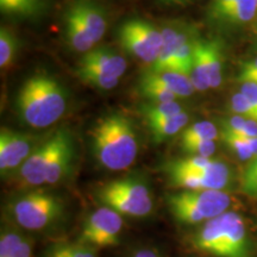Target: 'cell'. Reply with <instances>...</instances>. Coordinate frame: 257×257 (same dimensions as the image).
Instances as JSON below:
<instances>
[{
  "instance_id": "obj_1",
  "label": "cell",
  "mask_w": 257,
  "mask_h": 257,
  "mask_svg": "<svg viewBox=\"0 0 257 257\" xmlns=\"http://www.w3.org/2000/svg\"><path fill=\"white\" fill-rule=\"evenodd\" d=\"M92 150L104 168L118 172L130 167L138 154L133 121L123 114H108L92 128Z\"/></svg>"
},
{
  "instance_id": "obj_2",
  "label": "cell",
  "mask_w": 257,
  "mask_h": 257,
  "mask_svg": "<svg viewBox=\"0 0 257 257\" xmlns=\"http://www.w3.org/2000/svg\"><path fill=\"white\" fill-rule=\"evenodd\" d=\"M21 119L31 127L43 128L55 124L67 108V94L53 76L37 74L23 83L17 95Z\"/></svg>"
},
{
  "instance_id": "obj_3",
  "label": "cell",
  "mask_w": 257,
  "mask_h": 257,
  "mask_svg": "<svg viewBox=\"0 0 257 257\" xmlns=\"http://www.w3.org/2000/svg\"><path fill=\"white\" fill-rule=\"evenodd\" d=\"M231 197L224 191H182L167 197L173 217L182 224L195 225L221 216L231 206Z\"/></svg>"
},
{
  "instance_id": "obj_4",
  "label": "cell",
  "mask_w": 257,
  "mask_h": 257,
  "mask_svg": "<svg viewBox=\"0 0 257 257\" xmlns=\"http://www.w3.org/2000/svg\"><path fill=\"white\" fill-rule=\"evenodd\" d=\"M96 199L121 216L142 218L153 211V198L146 184L137 179H120L102 185Z\"/></svg>"
},
{
  "instance_id": "obj_5",
  "label": "cell",
  "mask_w": 257,
  "mask_h": 257,
  "mask_svg": "<svg viewBox=\"0 0 257 257\" xmlns=\"http://www.w3.org/2000/svg\"><path fill=\"white\" fill-rule=\"evenodd\" d=\"M10 210L19 226L25 230L41 231L62 217L63 204L51 193L32 191L15 200Z\"/></svg>"
},
{
  "instance_id": "obj_6",
  "label": "cell",
  "mask_w": 257,
  "mask_h": 257,
  "mask_svg": "<svg viewBox=\"0 0 257 257\" xmlns=\"http://www.w3.org/2000/svg\"><path fill=\"white\" fill-rule=\"evenodd\" d=\"M121 47L144 63L154 64L162 47V30L140 18L125 21L118 30Z\"/></svg>"
},
{
  "instance_id": "obj_7",
  "label": "cell",
  "mask_w": 257,
  "mask_h": 257,
  "mask_svg": "<svg viewBox=\"0 0 257 257\" xmlns=\"http://www.w3.org/2000/svg\"><path fill=\"white\" fill-rule=\"evenodd\" d=\"M123 226L121 214L110 207L102 206L85 220L79 243L98 248H113L120 242Z\"/></svg>"
},
{
  "instance_id": "obj_8",
  "label": "cell",
  "mask_w": 257,
  "mask_h": 257,
  "mask_svg": "<svg viewBox=\"0 0 257 257\" xmlns=\"http://www.w3.org/2000/svg\"><path fill=\"white\" fill-rule=\"evenodd\" d=\"M221 218V238L216 257H253V244L245 220L236 212L227 211Z\"/></svg>"
},
{
  "instance_id": "obj_9",
  "label": "cell",
  "mask_w": 257,
  "mask_h": 257,
  "mask_svg": "<svg viewBox=\"0 0 257 257\" xmlns=\"http://www.w3.org/2000/svg\"><path fill=\"white\" fill-rule=\"evenodd\" d=\"M32 138L10 128L2 127L0 131V170L2 175H8L22 165L34 152Z\"/></svg>"
},
{
  "instance_id": "obj_10",
  "label": "cell",
  "mask_w": 257,
  "mask_h": 257,
  "mask_svg": "<svg viewBox=\"0 0 257 257\" xmlns=\"http://www.w3.org/2000/svg\"><path fill=\"white\" fill-rule=\"evenodd\" d=\"M54 148L47 167L46 184L55 185L68 174L73 161V141L69 134L59 130L53 134Z\"/></svg>"
},
{
  "instance_id": "obj_11",
  "label": "cell",
  "mask_w": 257,
  "mask_h": 257,
  "mask_svg": "<svg viewBox=\"0 0 257 257\" xmlns=\"http://www.w3.org/2000/svg\"><path fill=\"white\" fill-rule=\"evenodd\" d=\"M54 148L53 135L34 149L27 161L19 168V181L24 186L46 184L47 167Z\"/></svg>"
},
{
  "instance_id": "obj_12",
  "label": "cell",
  "mask_w": 257,
  "mask_h": 257,
  "mask_svg": "<svg viewBox=\"0 0 257 257\" xmlns=\"http://www.w3.org/2000/svg\"><path fill=\"white\" fill-rule=\"evenodd\" d=\"M78 67L93 69L105 75L120 79V76H123L126 70V61L112 49L96 48L83 54Z\"/></svg>"
},
{
  "instance_id": "obj_13",
  "label": "cell",
  "mask_w": 257,
  "mask_h": 257,
  "mask_svg": "<svg viewBox=\"0 0 257 257\" xmlns=\"http://www.w3.org/2000/svg\"><path fill=\"white\" fill-rule=\"evenodd\" d=\"M68 10L81 22L94 43L102 40L107 22L105 10L100 4L94 0H75L68 6Z\"/></svg>"
},
{
  "instance_id": "obj_14",
  "label": "cell",
  "mask_w": 257,
  "mask_h": 257,
  "mask_svg": "<svg viewBox=\"0 0 257 257\" xmlns=\"http://www.w3.org/2000/svg\"><path fill=\"white\" fill-rule=\"evenodd\" d=\"M143 76L169 89L170 92L174 93L176 98H187V96L192 95L193 92L195 91L191 78L186 75V74L175 72V70L152 72V70L148 69L143 74Z\"/></svg>"
},
{
  "instance_id": "obj_15",
  "label": "cell",
  "mask_w": 257,
  "mask_h": 257,
  "mask_svg": "<svg viewBox=\"0 0 257 257\" xmlns=\"http://www.w3.org/2000/svg\"><path fill=\"white\" fill-rule=\"evenodd\" d=\"M180 30L181 25L173 24L167 25L162 29V47L159 53V56L152 68V72H166V70H173V64H174L175 51L178 48V42L180 36Z\"/></svg>"
},
{
  "instance_id": "obj_16",
  "label": "cell",
  "mask_w": 257,
  "mask_h": 257,
  "mask_svg": "<svg viewBox=\"0 0 257 257\" xmlns=\"http://www.w3.org/2000/svg\"><path fill=\"white\" fill-rule=\"evenodd\" d=\"M64 28H66L67 42L73 50L78 53L86 54L93 49L95 46L94 41L83 27L78 17L70 10L67 9L64 14Z\"/></svg>"
},
{
  "instance_id": "obj_17",
  "label": "cell",
  "mask_w": 257,
  "mask_h": 257,
  "mask_svg": "<svg viewBox=\"0 0 257 257\" xmlns=\"http://www.w3.org/2000/svg\"><path fill=\"white\" fill-rule=\"evenodd\" d=\"M204 51L210 88H218L223 81V55L221 44L217 40H200Z\"/></svg>"
},
{
  "instance_id": "obj_18",
  "label": "cell",
  "mask_w": 257,
  "mask_h": 257,
  "mask_svg": "<svg viewBox=\"0 0 257 257\" xmlns=\"http://www.w3.org/2000/svg\"><path fill=\"white\" fill-rule=\"evenodd\" d=\"M32 243L18 231L9 230L0 237V257H31Z\"/></svg>"
},
{
  "instance_id": "obj_19",
  "label": "cell",
  "mask_w": 257,
  "mask_h": 257,
  "mask_svg": "<svg viewBox=\"0 0 257 257\" xmlns=\"http://www.w3.org/2000/svg\"><path fill=\"white\" fill-rule=\"evenodd\" d=\"M189 120V115L186 112L173 115V117L166 118L163 120L153 121L149 124L150 131H152L153 138L155 142H162L166 138L172 137L184 128Z\"/></svg>"
},
{
  "instance_id": "obj_20",
  "label": "cell",
  "mask_w": 257,
  "mask_h": 257,
  "mask_svg": "<svg viewBox=\"0 0 257 257\" xmlns=\"http://www.w3.org/2000/svg\"><path fill=\"white\" fill-rule=\"evenodd\" d=\"M189 78L192 80L195 91L205 92L210 88L204 51L201 48L200 38L197 37L194 40V55H193V64Z\"/></svg>"
},
{
  "instance_id": "obj_21",
  "label": "cell",
  "mask_w": 257,
  "mask_h": 257,
  "mask_svg": "<svg viewBox=\"0 0 257 257\" xmlns=\"http://www.w3.org/2000/svg\"><path fill=\"white\" fill-rule=\"evenodd\" d=\"M46 5V0H0L3 14L28 18L37 15Z\"/></svg>"
},
{
  "instance_id": "obj_22",
  "label": "cell",
  "mask_w": 257,
  "mask_h": 257,
  "mask_svg": "<svg viewBox=\"0 0 257 257\" xmlns=\"http://www.w3.org/2000/svg\"><path fill=\"white\" fill-rule=\"evenodd\" d=\"M257 16V0H234L223 23L243 25L251 22Z\"/></svg>"
},
{
  "instance_id": "obj_23",
  "label": "cell",
  "mask_w": 257,
  "mask_h": 257,
  "mask_svg": "<svg viewBox=\"0 0 257 257\" xmlns=\"http://www.w3.org/2000/svg\"><path fill=\"white\" fill-rule=\"evenodd\" d=\"M219 133L216 125L211 121L204 120L198 121V123L192 124L191 126L186 127L182 131L181 143H191L197 142V141H216Z\"/></svg>"
},
{
  "instance_id": "obj_24",
  "label": "cell",
  "mask_w": 257,
  "mask_h": 257,
  "mask_svg": "<svg viewBox=\"0 0 257 257\" xmlns=\"http://www.w3.org/2000/svg\"><path fill=\"white\" fill-rule=\"evenodd\" d=\"M18 42L15 34L10 29L2 27L0 29V67L8 69L14 64L17 54Z\"/></svg>"
},
{
  "instance_id": "obj_25",
  "label": "cell",
  "mask_w": 257,
  "mask_h": 257,
  "mask_svg": "<svg viewBox=\"0 0 257 257\" xmlns=\"http://www.w3.org/2000/svg\"><path fill=\"white\" fill-rule=\"evenodd\" d=\"M184 112L181 105L179 102L169 101V102H159V104H150L142 107V113L146 117L148 123L153 121L163 120L166 118L173 117Z\"/></svg>"
},
{
  "instance_id": "obj_26",
  "label": "cell",
  "mask_w": 257,
  "mask_h": 257,
  "mask_svg": "<svg viewBox=\"0 0 257 257\" xmlns=\"http://www.w3.org/2000/svg\"><path fill=\"white\" fill-rule=\"evenodd\" d=\"M140 87L142 94L146 96L148 100L152 101L153 104L176 100V95L174 93H172L169 89L163 87L160 83L152 81V80L146 78V76H142V79H141Z\"/></svg>"
},
{
  "instance_id": "obj_27",
  "label": "cell",
  "mask_w": 257,
  "mask_h": 257,
  "mask_svg": "<svg viewBox=\"0 0 257 257\" xmlns=\"http://www.w3.org/2000/svg\"><path fill=\"white\" fill-rule=\"evenodd\" d=\"M75 73L83 82L88 83L93 87L102 89V91H110V89L114 88L119 83V79L105 75V74H101L93 69L80 68V67H78Z\"/></svg>"
},
{
  "instance_id": "obj_28",
  "label": "cell",
  "mask_w": 257,
  "mask_h": 257,
  "mask_svg": "<svg viewBox=\"0 0 257 257\" xmlns=\"http://www.w3.org/2000/svg\"><path fill=\"white\" fill-rule=\"evenodd\" d=\"M223 130L243 137H257V121L233 114L224 120Z\"/></svg>"
},
{
  "instance_id": "obj_29",
  "label": "cell",
  "mask_w": 257,
  "mask_h": 257,
  "mask_svg": "<svg viewBox=\"0 0 257 257\" xmlns=\"http://www.w3.org/2000/svg\"><path fill=\"white\" fill-rule=\"evenodd\" d=\"M221 140L236 154L240 161H249L250 162L253 159L251 149H250L248 142H246V140L243 136L223 130V133H221Z\"/></svg>"
},
{
  "instance_id": "obj_30",
  "label": "cell",
  "mask_w": 257,
  "mask_h": 257,
  "mask_svg": "<svg viewBox=\"0 0 257 257\" xmlns=\"http://www.w3.org/2000/svg\"><path fill=\"white\" fill-rule=\"evenodd\" d=\"M54 257H96L95 250L86 244H61L50 252Z\"/></svg>"
},
{
  "instance_id": "obj_31",
  "label": "cell",
  "mask_w": 257,
  "mask_h": 257,
  "mask_svg": "<svg viewBox=\"0 0 257 257\" xmlns=\"http://www.w3.org/2000/svg\"><path fill=\"white\" fill-rule=\"evenodd\" d=\"M230 110L234 115L246 118V119L257 121V111L248 99L242 93H234L230 99Z\"/></svg>"
},
{
  "instance_id": "obj_32",
  "label": "cell",
  "mask_w": 257,
  "mask_h": 257,
  "mask_svg": "<svg viewBox=\"0 0 257 257\" xmlns=\"http://www.w3.org/2000/svg\"><path fill=\"white\" fill-rule=\"evenodd\" d=\"M182 150L189 154L191 156H201V157H211L216 153L217 144L216 141H197V142L191 143H181Z\"/></svg>"
},
{
  "instance_id": "obj_33",
  "label": "cell",
  "mask_w": 257,
  "mask_h": 257,
  "mask_svg": "<svg viewBox=\"0 0 257 257\" xmlns=\"http://www.w3.org/2000/svg\"><path fill=\"white\" fill-rule=\"evenodd\" d=\"M234 0H211L208 8V16L212 21L221 22L223 23L225 16L230 11Z\"/></svg>"
},
{
  "instance_id": "obj_34",
  "label": "cell",
  "mask_w": 257,
  "mask_h": 257,
  "mask_svg": "<svg viewBox=\"0 0 257 257\" xmlns=\"http://www.w3.org/2000/svg\"><path fill=\"white\" fill-rule=\"evenodd\" d=\"M240 93L245 96L257 111V85L252 82H240Z\"/></svg>"
},
{
  "instance_id": "obj_35",
  "label": "cell",
  "mask_w": 257,
  "mask_h": 257,
  "mask_svg": "<svg viewBox=\"0 0 257 257\" xmlns=\"http://www.w3.org/2000/svg\"><path fill=\"white\" fill-rule=\"evenodd\" d=\"M125 257H161V255L156 249L142 248V249L135 250V251L128 253V255H126Z\"/></svg>"
},
{
  "instance_id": "obj_36",
  "label": "cell",
  "mask_w": 257,
  "mask_h": 257,
  "mask_svg": "<svg viewBox=\"0 0 257 257\" xmlns=\"http://www.w3.org/2000/svg\"><path fill=\"white\" fill-rule=\"evenodd\" d=\"M239 82H252L257 85V72L253 70H239V76H238Z\"/></svg>"
},
{
  "instance_id": "obj_37",
  "label": "cell",
  "mask_w": 257,
  "mask_h": 257,
  "mask_svg": "<svg viewBox=\"0 0 257 257\" xmlns=\"http://www.w3.org/2000/svg\"><path fill=\"white\" fill-rule=\"evenodd\" d=\"M240 187H242V191L245 194H248L249 197L257 198V179H255L251 182H248V184L240 185Z\"/></svg>"
},
{
  "instance_id": "obj_38",
  "label": "cell",
  "mask_w": 257,
  "mask_h": 257,
  "mask_svg": "<svg viewBox=\"0 0 257 257\" xmlns=\"http://www.w3.org/2000/svg\"><path fill=\"white\" fill-rule=\"evenodd\" d=\"M240 70H253V72H257V57L249 61H244V62L240 63Z\"/></svg>"
},
{
  "instance_id": "obj_39",
  "label": "cell",
  "mask_w": 257,
  "mask_h": 257,
  "mask_svg": "<svg viewBox=\"0 0 257 257\" xmlns=\"http://www.w3.org/2000/svg\"><path fill=\"white\" fill-rule=\"evenodd\" d=\"M157 2L165 5H185L191 0H157Z\"/></svg>"
},
{
  "instance_id": "obj_40",
  "label": "cell",
  "mask_w": 257,
  "mask_h": 257,
  "mask_svg": "<svg viewBox=\"0 0 257 257\" xmlns=\"http://www.w3.org/2000/svg\"><path fill=\"white\" fill-rule=\"evenodd\" d=\"M49 257H54V256H51V255H49Z\"/></svg>"
}]
</instances>
